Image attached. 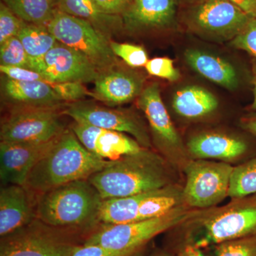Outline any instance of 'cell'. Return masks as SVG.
<instances>
[{"label": "cell", "mask_w": 256, "mask_h": 256, "mask_svg": "<svg viewBox=\"0 0 256 256\" xmlns=\"http://www.w3.org/2000/svg\"><path fill=\"white\" fill-rule=\"evenodd\" d=\"M112 162L92 154L72 130H66L30 172L24 186L40 195L66 184L88 180Z\"/></svg>", "instance_id": "1"}, {"label": "cell", "mask_w": 256, "mask_h": 256, "mask_svg": "<svg viewBox=\"0 0 256 256\" xmlns=\"http://www.w3.org/2000/svg\"><path fill=\"white\" fill-rule=\"evenodd\" d=\"M169 180L163 159L146 148L112 161L88 178L104 200L158 190L170 185Z\"/></svg>", "instance_id": "2"}, {"label": "cell", "mask_w": 256, "mask_h": 256, "mask_svg": "<svg viewBox=\"0 0 256 256\" xmlns=\"http://www.w3.org/2000/svg\"><path fill=\"white\" fill-rule=\"evenodd\" d=\"M37 220L56 228L75 230L98 223L102 198L88 180H78L38 195Z\"/></svg>", "instance_id": "3"}, {"label": "cell", "mask_w": 256, "mask_h": 256, "mask_svg": "<svg viewBox=\"0 0 256 256\" xmlns=\"http://www.w3.org/2000/svg\"><path fill=\"white\" fill-rule=\"evenodd\" d=\"M196 213L180 206L169 213L130 223L102 224L100 228L88 236L84 244L101 246L131 256L156 236L190 220Z\"/></svg>", "instance_id": "4"}, {"label": "cell", "mask_w": 256, "mask_h": 256, "mask_svg": "<svg viewBox=\"0 0 256 256\" xmlns=\"http://www.w3.org/2000/svg\"><path fill=\"white\" fill-rule=\"evenodd\" d=\"M75 230L56 228L37 218L1 237L0 256H72L82 244Z\"/></svg>", "instance_id": "5"}, {"label": "cell", "mask_w": 256, "mask_h": 256, "mask_svg": "<svg viewBox=\"0 0 256 256\" xmlns=\"http://www.w3.org/2000/svg\"><path fill=\"white\" fill-rule=\"evenodd\" d=\"M47 28L57 41L85 56L100 73L117 66L108 37L86 20L58 10Z\"/></svg>", "instance_id": "6"}, {"label": "cell", "mask_w": 256, "mask_h": 256, "mask_svg": "<svg viewBox=\"0 0 256 256\" xmlns=\"http://www.w3.org/2000/svg\"><path fill=\"white\" fill-rule=\"evenodd\" d=\"M57 108L16 106L1 124V141L42 143L60 137L66 129Z\"/></svg>", "instance_id": "7"}, {"label": "cell", "mask_w": 256, "mask_h": 256, "mask_svg": "<svg viewBox=\"0 0 256 256\" xmlns=\"http://www.w3.org/2000/svg\"><path fill=\"white\" fill-rule=\"evenodd\" d=\"M234 168L224 162L196 160L185 168L184 201L193 208H206L218 204L228 196Z\"/></svg>", "instance_id": "8"}, {"label": "cell", "mask_w": 256, "mask_h": 256, "mask_svg": "<svg viewBox=\"0 0 256 256\" xmlns=\"http://www.w3.org/2000/svg\"><path fill=\"white\" fill-rule=\"evenodd\" d=\"M203 238L194 245H218L256 236V200H242L215 212L202 222Z\"/></svg>", "instance_id": "9"}, {"label": "cell", "mask_w": 256, "mask_h": 256, "mask_svg": "<svg viewBox=\"0 0 256 256\" xmlns=\"http://www.w3.org/2000/svg\"><path fill=\"white\" fill-rule=\"evenodd\" d=\"M188 23L198 33L220 40H234L250 20L230 0H205L194 4Z\"/></svg>", "instance_id": "10"}, {"label": "cell", "mask_w": 256, "mask_h": 256, "mask_svg": "<svg viewBox=\"0 0 256 256\" xmlns=\"http://www.w3.org/2000/svg\"><path fill=\"white\" fill-rule=\"evenodd\" d=\"M63 114L75 122L130 134L143 148L150 146L149 136L144 126L132 114L124 111L92 104H74L66 108Z\"/></svg>", "instance_id": "11"}, {"label": "cell", "mask_w": 256, "mask_h": 256, "mask_svg": "<svg viewBox=\"0 0 256 256\" xmlns=\"http://www.w3.org/2000/svg\"><path fill=\"white\" fill-rule=\"evenodd\" d=\"M41 74L46 82H95L100 72L85 56L57 42L45 56Z\"/></svg>", "instance_id": "12"}, {"label": "cell", "mask_w": 256, "mask_h": 256, "mask_svg": "<svg viewBox=\"0 0 256 256\" xmlns=\"http://www.w3.org/2000/svg\"><path fill=\"white\" fill-rule=\"evenodd\" d=\"M58 138L42 143L0 142V178L4 185L24 186L32 170Z\"/></svg>", "instance_id": "13"}, {"label": "cell", "mask_w": 256, "mask_h": 256, "mask_svg": "<svg viewBox=\"0 0 256 256\" xmlns=\"http://www.w3.org/2000/svg\"><path fill=\"white\" fill-rule=\"evenodd\" d=\"M80 142L92 154L108 161H116L144 149L126 133L108 130L74 121L70 126Z\"/></svg>", "instance_id": "14"}, {"label": "cell", "mask_w": 256, "mask_h": 256, "mask_svg": "<svg viewBox=\"0 0 256 256\" xmlns=\"http://www.w3.org/2000/svg\"><path fill=\"white\" fill-rule=\"evenodd\" d=\"M184 200L182 192L171 186L124 197L122 210L128 222L156 218L169 213Z\"/></svg>", "instance_id": "15"}, {"label": "cell", "mask_w": 256, "mask_h": 256, "mask_svg": "<svg viewBox=\"0 0 256 256\" xmlns=\"http://www.w3.org/2000/svg\"><path fill=\"white\" fill-rule=\"evenodd\" d=\"M174 0H132L122 14L124 28L130 32L170 28L176 24Z\"/></svg>", "instance_id": "16"}, {"label": "cell", "mask_w": 256, "mask_h": 256, "mask_svg": "<svg viewBox=\"0 0 256 256\" xmlns=\"http://www.w3.org/2000/svg\"><path fill=\"white\" fill-rule=\"evenodd\" d=\"M94 82V97L108 105L117 106L140 96L144 80L136 72L116 66L100 72Z\"/></svg>", "instance_id": "17"}, {"label": "cell", "mask_w": 256, "mask_h": 256, "mask_svg": "<svg viewBox=\"0 0 256 256\" xmlns=\"http://www.w3.org/2000/svg\"><path fill=\"white\" fill-rule=\"evenodd\" d=\"M138 105L146 114L154 138L162 146L168 149L182 148L181 138L162 100L158 82H153L143 89Z\"/></svg>", "instance_id": "18"}, {"label": "cell", "mask_w": 256, "mask_h": 256, "mask_svg": "<svg viewBox=\"0 0 256 256\" xmlns=\"http://www.w3.org/2000/svg\"><path fill=\"white\" fill-rule=\"evenodd\" d=\"M30 192L24 186L4 185L0 190V236H6L36 218Z\"/></svg>", "instance_id": "19"}, {"label": "cell", "mask_w": 256, "mask_h": 256, "mask_svg": "<svg viewBox=\"0 0 256 256\" xmlns=\"http://www.w3.org/2000/svg\"><path fill=\"white\" fill-rule=\"evenodd\" d=\"M188 150L198 160H233L247 150V144L238 138L216 133H206L194 137L188 142Z\"/></svg>", "instance_id": "20"}, {"label": "cell", "mask_w": 256, "mask_h": 256, "mask_svg": "<svg viewBox=\"0 0 256 256\" xmlns=\"http://www.w3.org/2000/svg\"><path fill=\"white\" fill-rule=\"evenodd\" d=\"M184 57L190 67L207 80L228 90H234L238 87L239 80L236 70L223 58L197 50H186Z\"/></svg>", "instance_id": "21"}, {"label": "cell", "mask_w": 256, "mask_h": 256, "mask_svg": "<svg viewBox=\"0 0 256 256\" xmlns=\"http://www.w3.org/2000/svg\"><path fill=\"white\" fill-rule=\"evenodd\" d=\"M2 86L6 97L18 106L60 107L62 102L48 82H18L6 78Z\"/></svg>", "instance_id": "22"}, {"label": "cell", "mask_w": 256, "mask_h": 256, "mask_svg": "<svg viewBox=\"0 0 256 256\" xmlns=\"http://www.w3.org/2000/svg\"><path fill=\"white\" fill-rule=\"evenodd\" d=\"M58 10L86 20L108 38L124 28L122 18L104 14L94 0H57Z\"/></svg>", "instance_id": "23"}, {"label": "cell", "mask_w": 256, "mask_h": 256, "mask_svg": "<svg viewBox=\"0 0 256 256\" xmlns=\"http://www.w3.org/2000/svg\"><path fill=\"white\" fill-rule=\"evenodd\" d=\"M216 96L204 88L192 86L176 92L172 107L176 114L186 118L203 117L218 107Z\"/></svg>", "instance_id": "24"}, {"label": "cell", "mask_w": 256, "mask_h": 256, "mask_svg": "<svg viewBox=\"0 0 256 256\" xmlns=\"http://www.w3.org/2000/svg\"><path fill=\"white\" fill-rule=\"evenodd\" d=\"M18 36L22 43L30 62V69L41 74L44 60L48 52L58 42L47 26L26 22Z\"/></svg>", "instance_id": "25"}, {"label": "cell", "mask_w": 256, "mask_h": 256, "mask_svg": "<svg viewBox=\"0 0 256 256\" xmlns=\"http://www.w3.org/2000/svg\"><path fill=\"white\" fill-rule=\"evenodd\" d=\"M24 22L47 26L58 10L57 0H2Z\"/></svg>", "instance_id": "26"}, {"label": "cell", "mask_w": 256, "mask_h": 256, "mask_svg": "<svg viewBox=\"0 0 256 256\" xmlns=\"http://www.w3.org/2000/svg\"><path fill=\"white\" fill-rule=\"evenodd\" d=\"M256 194V158L234 168L228 196L240 200Z\"/></svg>", "instance_id": "27"}, {"label": "cell", "mask_w": 256, "mask_h": 256, "mask_svg": "<svg viewBox=\"0 0 256 256\" xmlns=\"http://www.w3.org/2000/svg\"><path fill=\"white\" fill-rule=\"evenodd\" d=\"M0 64L2 66L30 68L28 56L18 36L0 44Z\"/></svg>", "instance_id": "28"}, {"label": "cell", "mask_w": 256, "mask_h": 256, "mask_svg": "<svg viewBox=\"0 0 256 256\" xmlns=\"http://www.w3.org/2000/svg\"><path fill=\"white\" fill-rule=\"evenodd\" d=\"M110 47L116 56L124 60V63L132 68L146 67L148 64V56L146 50L138 45L128 43L111 42Z\"/></svg>", "instance_id": "29"}, {"label": "cell", "mask_w": 256, "mask_h": 256, "mask_svg": "<svg viewBox=\"0 0 256 256\" xmlns=\"http://www.w3.org/2000/svg\"><path fill=\"white\" fill-rule=\"evenodd\" d=\"M215 246V256H256V236L228 240Z\"/></svg>", "instance_id": "30"}, {"label": "cell", "mask_w": 256, "mask_h": 256, "mask_svg": "<svg viewBox=\"0 0 256 256\" xmlns=\"http://www.w3.org/2000/svg\"><path fill=\"white\" fill-rule=\"evenodd\" d=\"M24 22L16 16L3 2L0 3V44L16 36Z\"/></svg>", "instance_id": "31"}, {"label": "cell", "mask_w": 256, "mask_h": 256, "mask_svg": "<svg viewBox=\"0 0 256 256\" xmlns=\"http://www.w3.org/2000/svg\"><path fill=\"white\" fill-rule=\"evenodd\" d=\"M50 86L62 102H76L89 95L84 82H50Z\"/></svg>", "instance_id": "32"}, {"label": "cell", "mask_w": 256, "mask_h": 256, "mask_svg": "<svg viewBox=\"0 0 256 256\" xmlns=\"http://www.w3.org/2000/svg\"><path fill=\"white\" fill-rule=\"evenodd\" d=\"M146 68L150 75L170 82L178 80L180 76V72L174 67V62L168 57H158L148 60Z\"/></svg>", "instance_id": "33"}, {"label": "cell", "mask_w": 256, "mask_h": 256, "mask_svg": "<svg viewBox=\"0 0 256 256\" xmlns=\"http://www.w3.org/2000/svg\"><path fill=\"white\" fill-rule=\"evenodd\" d=\"M232 46L248 52L256 58V18H252L232 42Z\"/></svg>", "instance_id": "34"}, {"label": "cell", "mask_w": 256, "mask_h": 256, "mask_svg": "<svg viewBox=\"0 0 256 256\" xmlns=\"http://www.w3.org/2000/svg\"><path fill=\"white\" fill-rule=\"evenodd\" d=\"M0 72L4 74L6 78L11 80L18 82H46L41 74L23 67L0 65Z\"/></svg>", "instance_id": "35"}, {"label": "cell", "mask_w": 256, "mask_h": 256, "mask_svg": "<svg viewBox=\"0 0 256 256\" xmlns=\"http://www.w3.org/2000/svg\"><path fill=\"white\" fill-rule=\"evenodd\" d=\"M94 2L104 14L121 16L132 0H94Z\"/></svg>", "instance_id": "36"}, {"label": "cell", "mask_w": 256, "mask_h": 256, "mask_svg": "<svg viewBox=\"0 0 256 256\" xmlns=\"http://www.w3.org/2000/svg\"><path fill=\"white\" fill-rule=\"evenodd\" d=\"M72 256H128L122 252H114L95 244H82Z\"/></svg>", "instance_id": "37"}, {"label": "cell", "mask_w": 256, "mask_h": 256, "mask_svg": "<svg viewBox=\"0 0 256 256\" xmlns=\"http://www.w3.org/2000/svg\"><path fill=\"white\" fill-rule=\"evenodd\" d=\"M250 18H256V0H230Z\"/></svg>", "instance_id": "38"}, {"label": "cell", "mask_w": 256, "mask_h": 256, "mask_svg": "<svg viewBox=\"0 0 256 256\" xmlns=\"http://www.w3.org/2000/svg\"><path fill=\"white\" fill-rule=\"evenodd\" d=\"M242 127L256 137V114L244 118L242 120Z\"/></svg>", "instance_id": "39"}, {"label": "cell", "mask_w": 256, "mask_h": 256, "mask_svg": "<svg viewBox=\"0 0 256 256\" xmlns=\"http://www.w3.org/2000/svg\"><path fill=\"white\" fill-rule=\"evenodd\" d=\"M176 256H205L200 248L194 244H188L178 252Z\"/></svg>", "instance_id": "40"}, {"label": "cell", "mask_w": 256, "mask_h": 256, "mask_svg": "<svg viewBox=\"0 0 256 256\" xmlns=\"http://www.w3.org/2000/svg\"><path fill=\"white\" fill-rule=\"evenodd\" d=\"M254 99L252 106V110H256V63L254 67Z\"/></svg>", "instance_id": "41"}, {"label": "cell", "mask_w": 256, "mask_h": 256, "mask_svg": "<svg viewBox=\"0 0 256 256\" xmlns=\"http://www.w3.org/2000/svg\"><path fill=\"white\" fill-rule=\"evenodd\" d=\"M188 2L190 3V4H197V3L202 2L205 1V0H186Z\"/></svg>", "instance_id": "42"}, {"label": "cell", "mask_w": 256, "mask_h": 256, "mask_svg": "<svg viewBox=\"0 0 256 256\" xmlns=\"http://www.w3.org/2000/svg\"><path fill=\"white\" fill-rule=\"evenodd\" d=\"M152 256H170L166 255V254H154V255H153Z\"/></svg>", "instance_id": "43"}, {"label": "cell", "mask_w": 256, "mask_h": 256, "mask_svg": "<svg viewBox=\"0 0 256 256\" xmlns=\"http://www.w3.org/2000/svg\"><path fill=\"white\" fill-rule=\"evenodd\" d=\"M182 1V0H174V2H176V5L180 4Z\"/></svg>", "instance_id": "44"}, {"label": "cell", "mask_w": 256, "mask_h": 256, "mask_svg": "<svg viewBox=\"0 0 256 256\" xmlns=\"http://www.w3.org/2000/svg\"><path fill=\"white\" fill-rule=\"evenodd\" d=\"M131 256H142L140 255V254L139 252H137V254H134V255H132Z\"/></svg>", "instance_id": "45"}]
</instances>
